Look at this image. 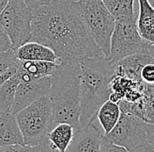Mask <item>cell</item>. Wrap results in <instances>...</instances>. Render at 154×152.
Wrapping results in <instances>:
<instances>
[{
	"label": "cell",
	"mask_w": 154,
	"mask_h": 152,
	"mask_svg": "<svg viewBox=\"0 0 154 152\" xmlns=\"http://www.w3.org/2000/svg\"><path fill=\"white\" fill-rule=\"evenodd\" d=\"M13 144H25L17 121L16 114L11 112L0 114V148Z\"/></svg>",
	"instance_id": "4fadbf2b"
},
{
	"label": "cell",
	"mask_w": 154,
	"mask_h": 152,
	"mask_svg": "<svg viewBox=\"0 0 154 152\" xmlns=\"http://www.w3.org/2000/svg\"><path fill=\"white\" fill-rule=\"evenodd\" d=\"M137 18L116 20L110 40L109 58L117 63L121 59L136 54L149 51L150 43L142 38L137 27Z\"/></svg>",
	"instance_id": "52a82bcc"
},
{
	"label": "cell",
	"mask_w": 154,
	"mask_h": 152,
	"mask_svg": "<svg viewBox=\"0 0 154 152\" xmlns=\"http://www.w3.org/2000/svg\"><path fill=\"white\" fill-rule=\"evenodd\" d=\"M150 63H154V57L150 51L129 56L116 63L115 74L124 75L137 82H142L140 77L141 70Z\"/></svg>",
	"instance_id": "7c38bea8"
},
{
	"label": "cell",
	"mask_w": 154,
	"mask_h": 152,
	"mask_svg": "<svg viewBox=\"0 0 154 152\" xmlns=\"http://www.w3.org/2000/svg\"><path fill=\"white\" fill-rule=\"evenodd\" d=\"M100 151L102 152H124L127 151L125 148L118 146L115 143H110L102 137L101 143H100Z\"/></svg>",
	"instance_id": "cb8c5ba5"
},
{
	"label": "cell",
	"mask_w": 154,
	"mask_h": 152,
	"mask_svg": "<svg viewBox=\"0 0 154 152\" xmlns=\"http://www.w3.org/2000/svg\"><path fill=\"white\" fill-rule=\"evenodd\" d=\"M141 81L147 85H154V63L145 64L140 72Z\"/></svg>",
	"instance_id": "7402d4cb"
},
{
	"label": "cell",
	"mask_w": 154,
	"mask_h": 152,
	"mask_svg": "<svg viewBox=\"0 0 154 152\" xmlns=\"http://www.w3.org/2000/svg\"><path fill=\"white\" fill-rule=\"evenodd\" d=\"M73 1H77V0H73Z\"/></svg>",
	"instance_id": "f1b7e54d"
},
{
	"label": "cell",
	"mask_w": 154,
	"mask_h": 152,
	"mask_svg": "<svg viewBox=\"0 0 154 152\" xmlns=\"http://www.w3.org/2000/svg\"><path fill=\"white\" fill-rule=\"evenodd\" d=\"M9 49H13L11 41L5 29L0 23V52L7 51Z\"/></svg>",
	"instance_id": "603a6c76"
},
{
	"label": "cell",
	"mask_w": 154,
	"mask_h": 152,
	"mask_svg": "<svg viewBox=\"0 0 154 152\" xmlns=\"http://www.w3.org/2000/svg\"><path fill=\"white\" fill-rule=\"evenodd\" d=\"M20 76L16 73L7 79L0 86V114L10 112L14 101V97L17 86L20 83Z\"/></svg>",
	"instance_id": "ac0fdd59"
},
{
	"label": "cell",
	"mask_w": 154,
	"mask_h": 152,
	"mask_svg": "<svg viewBox=\"0 0 154 152\" xmlns=\"http://www.w3.org/2000/svg\"><path fill=\"white\" fill-rule=\"evenodd\" d=\"M146 127L147 121L143 118L122 112L114 128L103 137L125 148L127 151H154L146 141Z\"/></svg>",
	"instance_id": "8992f818"
},
{
	"label": "cell",
	"mask_w": 154,
	"mask_h": 152,
	"mask_svg": "<svg viewBox=\"0 0 154 152\" xmlns=\"http://www.w3.org/2000/svg\"><path fill=\"white\" fill-rule=\"evenodd\" d=\"M81 63H60L52 75L49 98L55 123H68L74 133L81 129Z\"/></svg>",
	"instance_id": "3957f363"
},
{
	"label": "cell",
	"mask_w": 154,
	"mask_h": 152,
	"mask_svg": "<svg viewBox=\"0 0 154 152\" xmlns=\"http://www.w3.org/2000/svg\"><path fill=\"white\" fill-rule=\"evenodd\" d=\"M51 81L52 76H44L31 81H21L17 86L14 101L10 112L16 114L39 98L49 95Z\"/></svg>",
	"instance_id": "9c48e42d"
},
{
	"label": "cell",
	"mask_w": 154,
	"mask_h": 152,
	"mask_svg": "<svg viewBox=\"0 0 154 152\" xmlns=\"http://www.w3.org/2000/svg\"><path fill=\"white\" fill-rule=\"evenodd\" d=\"M138 1L137 27L139 34L150 44H154V6L149 0Z\"/></svg>",
	"instance_id": "9a60e30c"
},
{
	"label": "cell",
	"mask_w": 154,
	"mask_h": 152,
	"mask_svg": "<svg viewBox=\"0 0 154 152\" xmlns=\"http://www.w3.org/2000/svg\"><path fill=\"white\" fill-rule=\"evenodd\" d=\"M146 141L154 150V121L147 122L146 127Z\"/></svg>",
	"instance_id": "d4e9b609"
},
{
	"label": "cell",
	"mask_w": 154,
	"mask_h": 152,
	"mask_svg": "<svg viewBox=\"0 0 154 152\" xmlns=\"http://www.w3.org/2000/svg\"><path fill=\"white\" fill-rule=\"evenodd\" d=\"M14 50L16 57L19 60L47 61L58 64L61 63L54 50L36 41H28Z\"/></svg>",
	"instance_id": "5bb4252c"
},
{
	"label": "cell",
	"mask_w": 154,
	"mask_h": 152,
	"mask_svg": "<svg viewBox=\"0 0 154 152\" xmlns=\"http://www.w3.org/2000/svg\"><path fill=\"white\" fill-rule=\"evenodd\" d=\"M32 10L24 0H10L0 14V23L5 29L13 49L28 42L31 38Z\"/></svg>",
	"instance_id": "ba28073f"
},
{
	"label": "cell",
	"mask_w": 154,
	"mask_h": 152,
	"mask_svg": "<svg viewBox=\"0 0 154 152\" xmlns=\"http://www.w3.org/2000/svg\"><path fill=\"white\" fill-rule=\"evenodd\" d=\"M143 96L141 99L142 118L145 121H154V85L142 82Z\"/></svg>",
	"instance_id": "ffe728a7"
},
{
	"label": "cell",
	"mask_w": 154,
	"mask_h": 152,
	"mask_svg": "<svg viewBox=\"0 0 154 152\" xmlns=\"http://www.w3.org/2000/svg\"><path fill=\"white\" fill-rule=\"evenodd\" d=\"M104 132L97 119L92 123L74 133L67 152L100 151V143Z\"/></svg>",
	"instance_id": "30bf717a"
},
{
	"label": "cell",
	"mask_w": 154,
	"mask_h": 152,
	"mask_svg": "<svg viewBox=\"0 0 154 152\" xmlns=\"http://www.w3.org/2000/svg\"><path fill=\"white\" fill-rule=\"evenodd\" d=\"M59 66L60 64L53 62L19 59L17 71L21 81H31L54 75L57 71Z\"/></svg>",
	"instance_id": "8fae6325"
},
{
	"label": "cell",
	"mask_w": 154,
	"mask_h": 152,
	"mask_svg": "<svg viewBox=\"0 0 154 152\" xmlns=\"http://www.w3.org/2000/svg\"><path fill=\"white\" fill-rule=\"evenodd\" d=\"M75 5L96 45L104 57H109L116 19L106 7L103 0H77Z\"/></svg>",
	"instance_id": "5b68a950"
},
{
	"label": "cell",
	"mask_w": 154,
	"mask_h": 152,
	"mask_svg": "<svg viewBox=\"0 0 154 152\" xmlns=\"http://www.w3.org/2000/svg\"><path fill=\"white\" fill-rule=\"evenodd\" d=\"M135 0H103L106 7L116 20H122L137 16L134 7Z\"/></svg>",
	"instance_id": "d6986e66"
},
{
	"label": "cell",
	"mask_w": 154,
	"mask_h": 152,
	"mask_svg": "<svg viewBox=\"0 0 154 152\" xmlns=\"http://www.w3.org/2000/svg\"><path fill=\"white\" fill-rule=\"evenodd\" d=\"M9 1L10 0H0V14L4 11V9L5 8V6L9 3Z\"/></svg>",
	"instance_id": "83f0119b"
},
{
	"label": "cell",
	"mask_w": 154,
	"mask_h": 152,
	"mask_svg": "<svg viewBox=\"0 0 154 152\" xmlns=\"http://www.w3.org/2000/svg\"><path fill=\"white\" fill-rule=\"evenodd\" d=\"M74 135V128L68 123H58L48 134V140L56 151L66 152Z\"/></svg>",
	"instance_id": "e0dca14e"
},
{
	"label": "cell",
	"mask_w": 154,
	"mask_h": 152,
	"mask_svg": "<svg viewBox=\"0 0 154 152\" xmlns=\"http://www.w3.org/2000/svg\"><path fill=\"white\" fill-rule=\"evenodd\" d=\"M18 58L15 55L14 49L0 52V75L7 71L11 67L17 63Z\"/></svg>",
	"instance_id": "44dd1931"
},
{
	"label": "cell",
	"mask_w": 154,
	"mask_h": 152,
	"mask_svg": "<svg viewBox=\"0 0 154 152\" xmlns=\"http://www.w3.org/2000/svg\"><path fill=\"white\" fill-rule=\"evenodd\" d=\"M116 63L109 57H90L81 62V128L96 120L99 108L109 99Z\"/></svg>",
	"instance_id": "7a4b0ae2"
},
{
	"label": "cell",
	"mask_w": 154,
	"mask_h": 152,
	"mask_svg": "<svg viewBox=\"0 0 154 152\" xmlns=\"http://www.w3.org/2000/svg\"><path fill=\"white\" fill-rule=\"evenodd\" d=\"M121 108L118 103L108 99L99 108L97 117L98 122L100 123L104 134L109 133L118 122L121 116Z\"/></svg>",
	"instance_id": "2e32d148"
},
{
	"label": "cell",
	"mask_w": 154,
	"mask_h": 152,
	"mask_svg": "<svg viewBox=\"0 0 154 152\" xmlns=\"http://www.w3.org/2000/svg\"><path fill=\"white\" fill-rule=\"evenodd\" d=\"M50 48L61 63L104 56L77 9L75 1L52 0L32 10L31 38Z\"/></svg>",
	"instance_id": "6da1fadb"
},
{
	"label": "cell",
	"mask_w": 154,
	"mask_h": 152,
	"mask_svg": "<svg viewBox=\"0 0 154 152\" xmlns=\"http://www.w3.org/2000/svg\"><path fill=\"white\" fill-rule=\"evenodd\" d=\"M51 1L52 0H24V2L31 10L37 8L41 5H45Z\"/></svg>",
	"instance_id": "4316f807"
},
{
	"label": "cell",
	"mask_w": 154,
	"mask_h": 152,
	"mask_svg": "<svg viewBox=\"0 0 154 152\" xmlns=\"http://www.w3.org/2000/svg\"><path fill=\"white\" fill-rule=\"evenodd\" d=\"M25 144L36 146L49 144L48 134L57 125L48 95L39 98L16 114Z\"/></svg>",
	"instance_id": "277c9868"
},
{
	"label": "cell",
	"mask_w": 154,
	"mask_h": 152,
	"mask_svg": "<svg viewBox=\"0 0 154 152\" xmlns=\"http://www.w3.org/2000/svg\"><path fill=\"white\" fill-rule=\"evenodd\" d=\"M18 63H19V59L17 60V63L13 66L11 67L7 71H5L2 75H0V86H2L7 79H9L11 76H13L16 73V71L18 70Z\"/></svg>",
	"instance_id": "484cf974"
}]
</instances>
